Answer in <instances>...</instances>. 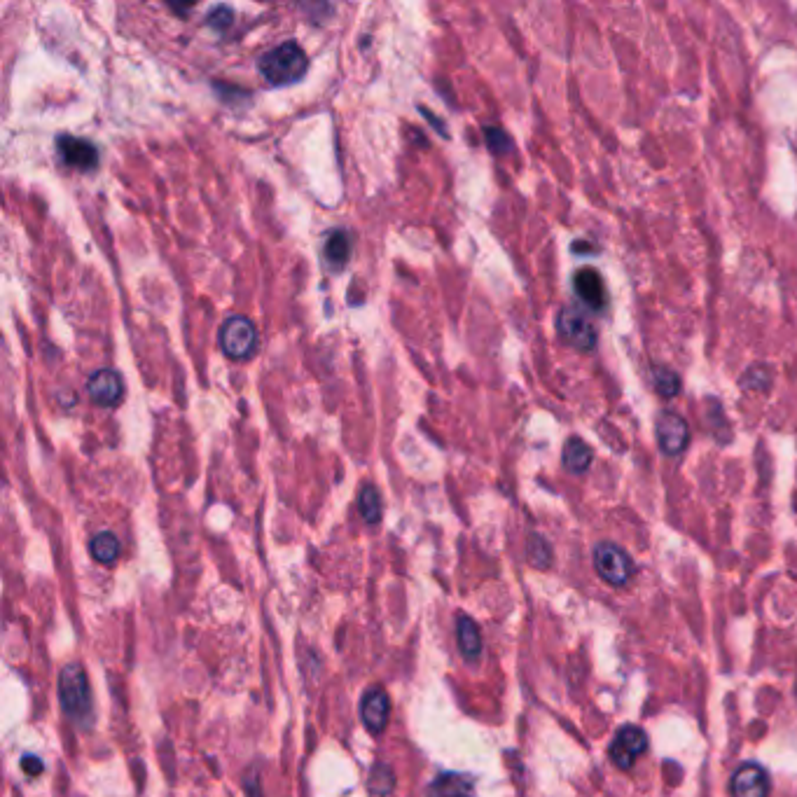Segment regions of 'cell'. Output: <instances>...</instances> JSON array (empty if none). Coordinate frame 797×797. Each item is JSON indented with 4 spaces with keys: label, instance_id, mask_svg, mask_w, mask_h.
I'll use <instances>...</instances> for the list:
<instances>
[{
    "label": "cell",
    "instance_id": "603a6c76",
    "mask_svg": "<svg viewBox=\"0 0 797 797\" xmlns=\"http://www.w3.org/2000/svg\"><path fill=\"white\" fill-rule=\"evenodd\" d=\"M487 143H489V148L496 152V155H505V152L512 150L510 136L501 129H487Z\"/></svg>",
    "mask_w": 797,
    "mask_h": 797
},
{
    "label": "cell",
    "instance_id": "6da1fadb",
    "mask_svg": "<svg viewBox=\"0 0 797 797\" xmlns=\"http://www.w3.org/2000/svg\"><path fill=\"white\" fill-rule=\"evenodd\" d=\"M309 68V59L300 45L283 43L274 50H269L265 57L260 59V73L265 75L269 85L286 87L295 85L304 78Z\"/></svg>",
    "mask_w": 797,
    "mask_h": 797
},
{
    "label": "cell",
    "instance_id": "d4e9b609",
    "mask_svg": "<svg viewBox=\"0 0 797 797\" xmlns=\"http://www.w3.org/2000/svg\"><path fill=\"white\" fill-rule=\"evenodd\" d=\"M22 767L29 776H38L40 772H43V762H40L36 755H26V758L22 760Z\"/></svg>",
    "mask_w": 797,
    "mask_h": 797
},
{
    "label": "cell",
    "instance_id": "9a60e30c",
    "mask_svg": "<svg viewBox=\"0 0 797 797\" xmlns=\"http://www.w3.org/2000/svg\"><path fill=\"white\" fill-rule=\"evenodd\" d=\"M349 255H351V239L346 232H335L332 237L328 239V244H325V251H323V258L328 262V267L332 272H339V269H344L346 262H349Z\"/></svg>",
    "mask_w": 797,
    "mask_h": 797
},
{
    "label": "cell",
    "instance_id": "e0dca14e",
    "mask_svg": "<svg viewBox=\"0 0 797 797\" xmlns=\"http://www.w3.org/2000/svg\"><path fill=\"white\" fill-rule=\"evenodd\" d=\"M89 550H92L94 559L99 561V564H113L117 554H120V540H117L110 531H101L94 536Z\"/></svg>",
    "mask_w": 797,
    "mask_h": 797
},
{
    "label": "cell",
    "instance_id": "4fadbf2b",
    "mask_svg": "<svg viewBox=\"0 0 797 797\" xmlns=\"http://www.w3.org/2000/svg\"><path fill=\"white\" fill-rule=\"evenodd\" d=\"M592 461H594L592 447H589L582 438H578V435H571V438L566 440L564 452H561V463H564V468L568 470V473H573V475L587 473L589 466H592Z\"/></svg>",
    "mask_w": 797,
    "mask_h": 797
},
{
    "label": "cell",
    "instance_id": "5bb4252c",
    "mask_svg": "<svg viewBox=\"0 0 797 797\" xmlns=\"http://www.w3.org/2000/svg\"><path fill=\"white\" fill-rule=\"evenodd\" d=\"M428 797H475L473 783L461 774H442L431 783Z\"/></svg>",
    "mask_w": 797,
    "mask_h": 797
},
{
    "label": "cell",
    "instance_id": "7c38bea8",
    "mask_svg": "<svg viewBox=\"0 0 797 797\" xmlns=\"http://www.w3.org/2000/svg\"><path fill=\"white\" fill-rule=\"evenodd\" d=\"M388 713H391V702L388 695L381 688H374L363 697V706H360V716L370 732L379 734L388 723Z\"/></svg>",
    "mask_w": 797,
    "mask_h": 797
},
{
    "label": "cell",
    "instance_id": "8fae6325",
    "mask_svg": "<svg viewBox=\"0 0 797 797\" xmlns=\"http://www.w3.org/2000/svg\"><path fill=\"white\" fill-rule=\"evenodd\" d=\"M732 795L734 797H767L769 795V776L760 765H741L732 776Z\"/></svg>",
    "mask_w": 797,
    "mask_h": 797
},
{
    "label": "cell",
    "instance_id": "7402d4cb",
    "mask_svg": "<svg viewBox=\"0 0 797 797\" xmlns=\"http://www.w3.org/2000/svg\"><path fill=\"white\" fill-rule=\"evenodd\" d=\"M529 559H531V564L538 568H547L552 561L550 545H547V540L543 536H538V533H533V536L529 538Z\"/></svg>",
    "mask_w": 797,
    "mask_h": 797
},
{
    "label": "cell",
    "instance_id": "2e32d148",
    "mask_svg": "<svg viewBox=\"0 0 797 797\" xmlns=\"http://www.w3.org/2000/svg\"><path fill=\"white\" fill-rule=\"evenodd\" d=\"M459 646H461V653L468 657V660H477L482 653V634L480 629H477L475 620H470L463 615L459 620Z\"/></svg>",
    "mask_w": 797,
    "mask_h": 797
},
{
    "label": "cell",
    "instance_id": "9c48e42d",
    "mask_svg": "<svg viewBox=\"0 0 797 797\" xmlns=\"http://www.w3.org/2000/svg\"><path fill=\"white\" fill-rule=\"evenodd\" d=\"M87 393L99 407H115L124 398V381L115 370H96L87 381Z\"/></svg>",
    "mask_w": 797,
    "mask_h": 797
},
{
    "label": "cell",
    "instance_id": "d6986e66",
    "mask_svg": "<svg viewBox=\"0 0 797 797\" xmlns=\"http://www.w3.org/2000/svg\"><path fill=\"white\" fill-rule=\"evenodd\" d=\"M367 788H370L372 797H388V795H391L393 788H395L393 769L388 767V765H374Z\"/></svg>",
    "mask_w": 797,
    "mask_h": 797
},
{
    "label": "cell",
    "instance_id": "277c9868",
    "mask_svg": "<svg viewBox=\"0 0 797 797\" xmlns=\"http://www.w3.org/2000/svg\"><path fill=\"white\" fill-rule=\"evenodd\" d=\"M594 566L596 573L601 575L606 582H611L615 587L627 585L629 580L634 578L636 564L634 559L629 557V552L625 547L615 545V543H599L594 547Z\"/></svg>",
    "mask_w": 797,
    "mask_h": 797
},
{
    "label": "cell",
    "instance_id": "cb8c5ba5",
    "mask_svg": "<svg viewBox=\"0 0 797 797\" xmlns=\"http://www.w3.org/2000/svg\"><path fill=\"white\" fill-rule=\"evenodd\" d=\"M232 19H234L232 10H230V8H225V5H220V8L211 10V15H209V26H213V29H218V31H225L227 26L232 24Z\"/></svg>",
    "mask_w": 797,
    "mask_h": 797
},
{
    "label": "cell",
    "instance_id": "30bf717a",
    "mask_svg": "<svg viewBox=\"0 0 797 797\" xmlns=\"http://www.w3.org/2000/svg\"><path fill=\"white\" fill-rule=\"evenodd\" d=\"M59 155L68 166L78 171H92L99 164V152L85 138L75 136H61L59 138Z\"/></svg>",
    "mask_w": 797,
    "mask_h": 797
},
{
    "label": "cell",
    "instance_id": "5b68a950",
    "mask_svg": "<svg viewBox=\"0 0 797 797\" xmlns=\"http://www.w3.org/2000/svg\"><path fill=\"white\" fill-rule=\"evenodd\" d=\"M220 346H223L225 356L234 360L248 358L258 346V330L244 316L227 318L223 328H220Z\"/></svg>",
    "mask_w": 797,
    "mask_h": 797
},
{
    "label": "cell",
    "instance_id": "484cf974",
    "mask_svg": "<svg viewBox=\"0 0 797 797\" xmlns=\"http://www.w3.org/2000/svg\"><path fill=\"white\" fill-rule=\"evenodd\" d=\"M244 786H246L248 793H251V797H258V795H260V788H258V776H255V774L248 776Z\"/></svg>",
    "mask_w": 797,
    "mask_h": 797
},
{
    "label": "cell",
    "instance_id": "ba28073f",
    "mask_svg": "<svg viewBox=\"0 0 797 797\" xmlns=\"http://www.w3.org/2000/svg\"><path fill=\"white\" fill-rule=\"evenodd\" d=\"M573 290L575 297L592 311H606L608 307V288L604 276L596 272L594 267H582L573 274Z\"/></svg>",
    "mask_w": 797,
    "mask_h": 797
},
{
    "label": "cell",
    "instance_id": "ac0fdd59",
    "mask_svg": "<svg viewBox=\"0 0 797 797\" xmlns=\"http://www.w3.org/2000/svg\"><path fill=\"white\" fill-rule=\"evenodd\" d=\"M653 386L657 395H662V398H676L678 393H681V377L671 370V367H664V365H655L653 367Z\"/></svg>",
    "mask_w": 797,
    "mask_h": 797
},
{
    "label": "cell",
    "instance_id": "8992f818",
    "mask_svg": "<svg viewBox=\"0 0 797 797\" xmlns=\"http://www.w3.org/2000/svg\"><path fill=\"white\" fill-rule=\"evenodd\" d=\"M655 438L664 456H681L690 445V426L681 414L662 412L655 421Z\"/></svg>",
    "mask_w": 797,
    "mask_h": 797
},
{
    "label": "cell",
    "instance_id": "44dd1931",
    "mask_svg": "<svg viewBox=\"0 0 797 797\" xmlns=\"http://www.w3.org/2000/svg\"><path fill=\"white\" fill-rule=\"evenodd\" d=\"M360 515L367 524H377L379 517H381V498H379V491L374 487H365L360 491Z\"/></svg>",
    "mask_w": 797,
    "mask_h": 797
},
{
    "label": "cell",
    "instance_id": "52a82bcc",
    "mask_svg": "<svg viewBox=\"0 0 797 797\" xmlns=\"http://www.w3.org/2000/svg\"><path fill=\"white\" fill-rule=\"evenodd\" d=\"M646 748H648L646 732L636 725H627L615 734L611 744V760L620 769H632L636 765V760L646 753Z\"/></svg>",
    "mask_w": 797,
    "mask_h": 797
},
{
    "label": "cell",
    "instance_id": "3957f363",
    "mask_svg": "<svg viewBox=\"0 0 797 797\" xmlns=\"http://www.w3.org/2000/svg\"><path fill=\"white\" fill-rule=\"evenodd\" d=\"M61 706L71 718H87L92 711V690L80 664H66L59 676Z\"/></svg>",
    "mask_w": 797,
    "mask_h": 797
},
{
    "label": "cell",
    "instance_id": "7a4b0ae2",
    "mask_svg": "<svg viewBox=\"0 0 797 797\" xmlns=\"http://www.w3.org/2000/svg\"><path fill=\"white\" fill-rule=\"evenodd\" d=\"M557 332L568 346H573V349L580 353L594 351L596 339H599L594 321L589 318L585 309L578 307V304H566V307H561V311L557 314Z\"/></svg>",
    "mask_w": 797,
    "mask_h": 797
},
{
    "label": "cell",
    "instance_id": "ffe728a7",
    "mask_svg": "<svg viewBox=\"0 0 797 797\" xmlns=\"http://www.w3.org/2000/svg\"><path fill=\"white\" fill-rule=\"evenodd\" d=\"M772 379H774V374L767 365H753V367H748V370L744 372V377H741V386H744L746 391H769Z\"/></svg>",
    "mask_w": 797,
    "mask_h": 797
}]
</instances>
